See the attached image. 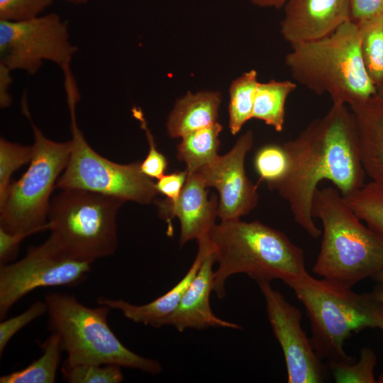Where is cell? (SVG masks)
<instances>
[{"instance_id":"35","label":"cell","mask_w":383,"mask_h":383,"mask_svg":"<svg viewBox=\"0 0 383 383\" xmlns=\"http://www.w3.org/2000/svg\"><path fill=\"white\" fill-rule=\"evenodd\" d=\"M351 20L357 22L375 16H383V0H349Z\"/></svg>"},{"instance_id":"3","label":"cell","mask_w":383,"mask_h":383,"mask_svg":"<svg viewBox=\"0 0 383 383\" xmlns=\"http://www.w3.org/2000/svg\"><path fill=\"white\" fill-rule=\"evenodd\" d=\"M311 212L323 227L315 274L352 288L383 270V238L362 223L335 187L316 189Z\"/></svg>"},{"instance_id":"24","label":"cell","mask_w":383,"mask_h":383,"mask_svg":"<svg viewBox=\"0 0 383 383\" xmlns=\"http://www.w3.org/2000/svg\"><path fill=\"white\" fill-rule=\"evenodd\" d=\"M255 70L244 72L232 82L229 89V129L235 135L252 118L255 91L258 84Z\"/></svg>"},{"instance_id":"18","label":"cell","mask_w":383,"mask_h":383,"mask_svg":"<svg viewBox=\"0 0 383 383\" xmlns=\"http://www.w3.org/2000/svg\"><path fill=\"white\" fill-rule=\"evenodd\" d=\"M357 126L365 172L383 184V99L377 94L349 106Z\"/></svg>"},{"instance_id":"17","label":"cell","mask_w":383,"mask_h":383,"mask_svg":"<svg viewBox=\"0 0 383 383\" xmlns=\"http://www.w3.org/2000/svg\"><path fill=\"white\" fill-rule=\"evenodd\" d=\"M196 257L186 274L172 289L150 302L136 305L123 299H113L100 296L97 304L121 312L127 319L146 326L160 328L164 321L171 315L198 272L205 257L211 250L209 238L198 242Z\"/></svg>"},{"instance_id":"8","label":"cell","mask_w":383,"mask_h":383,"mask_svg":"<svg viewBox=\"0 0 383 383\" xmlns=\"http://www.w3.org/2000/svg\"><path fill=\"white\" fill-rule=\"evenodd\" d=\"M21 106L33 133L34 154L26 172L10 183L0 201V228L10 233L33 235L49 230L50 195L67 164L71 143L55 142L45 136L32 121L26 95Z\"/></svg>"},{"instance_id":"19","label":"cell","mask_w":383,"mask_h":383,"mask_svg":"<svg viewBox=\"0 0 383 383\" xmlns=\"http://www.w3.org/2000/svg\"><path fill=\"white\" fill-rule=\"evenodd\" d=\"M221 102L218 91L188 93L176 102L167 121L172 138H182L196 130L217 122Z\"/></svg>"},{"instance_id":"41","label":"cell","mask_w":383,"mask_h":383,"mask_svg":"<svg viewBox=\"0 0 383 383\" xmlns=\"http://www.w3.org/2000/svg\"><path fill=\"white\" fill-rule=\"evenodd\" d=\"M378 96L383 99V83L377 88V94Z\"/></svg>"},{"instance_id":"20","label":"cell","mask_w":383,"mask_h":383,"mask_svg":"<svg viewBox=\"0 0 383 383\" xmlns=\"http://www.w3.org/2000/svg\"><path fill=\"white\" fill-rule=\"evenodd\" d=\"M221 131L222 126L216 122L182 138L177 147V158L184 162L188 174L196 172L218 155Z\"/></svg>"},{"instance_id":"34","label":"cell","mask_w":383,"mask_h":383,"mask_svg":"<svg viewBox=\"0 0 383 383\" xmlns=\"http://www.w3.org/2000/svg\"><path fill=\"white\" fill-rule=\"evenodd\" d=\"M29 233H10L0 228V265L11 262L17 255L21 243Z\"/></svg>"},{"instance_id":"25","label":"cell","mask_w":383,"mask_h":383,"mask_svg":"<svg viewBox=\"0 0 383 383\" xmlns=\"http://www.w3.org/2000/svg\"><path fill=\"white\" fill-rule=\"evenodd\" d=\"M343 197L357 217L383 238V184L371 181Z\"/></svg>"},{"instance_id":"9","label":"cell","mask_w":383,"mask_h":383,"mask_svg":"<svg viewBox=\"0 0 383 383\" xmlns=\"http://www.w3.org/2000/svg\"><path fill=\"white\" fill-rule=\"evenodd\" d=\"M65 89L70 114L71 151L55 188L84 189L140 204L155 202L159 194L155 183L142 172L140 161L116 163L88 144L77 122L75 109L79 94L76 83L67 82Z\"/></svg>"},{"instance_id":"12","label":"cell","mask_w":383,"mask_h":383,"mask_svg":"<svg viewBox=\"0 0 383 383\" xmlns=\"http://www.w3.org/2000/svg\"><path fill=\"white\" fill-rule=\"evenodd\" d=\"M274 336L282 348L289 383H320L325 369L301 326V313L270 282L257 284Z\"/></svg>"},{"instance_id":"13","label":"cell","mask_w":383,"mask_h":383,"mask_svg":"<svg viewBox=\"0 0 383 383\" xmlns=\"http://www.w3.org/2000/svg\"><path fill=\"white\" fill-rule=\"evenodd\" d=\"M252 131L241 135L231 150L218 155L197 173L206 187H214L218 192V216L221 221L240 219L257 205V187L248 177L245 159L252 147Z\"/></svg>"},{"instance_id":"21","label":"cell","mask_w":383,"mask_h":383,"mask_svg":"<svg viewBox=\"0 0 383 383\" xmlns=\"http://www.w3.org/2000/svg\"><path fill=\"white\" fill-rule=\"evenodd\" d=\"M296 87V82L289 80L258 82L252 118L264 121L277 132L282 131L284 125L286 101Z\"/></svg>"},{"instance_id":"40","label":"cell","mask_w":383,"mask_h":383,"mask_svg":"<svg viewBox=\"0 0 383 383\" xmlns=\"http://www.w3.org/2000/svg\"><path fill=\"white\" fill-rule=\"evenodd\" d=\"M376 281L379 283H383V270L377 273L374 276L372 277Z\"/></svg>"},{"instance_id":"15","label":"cell","mask_w":383,"mask_h":383,"mask_svg":"<svg viewBox=\"0 0 383 383\" xmlns=\"http://www.w3.org/2000/svg\"><path fill=\"white\" fill-rule=\"evenodd\" d=\"M280 33L292 47L333 33L351 20L349 0H287Z\"/></svg>"},{"instance_id":"14","label":"cell","mask_w":383,"mask_h":383,"mask_svg":"<svg viewBox=\"0 0 383 383\" xmlns=\"http://www.w3.org/2000/svg\"><path fill=\"white\" fill-rule=\"evenodd\" d=\"M188 174V173H187ZM206 186L197 173L187 174L179 199L171 202L167 199L156 200L160 216L168 224L171 232L172 220L177 217L180 224L179 243L181 245L189 240L197 242L208 238L218 216V198L208 196Z\"/></svg>"},{"instance_id":"1","label":"cell","mask_w":383,"mask_h":383,"mask_svg":"<svg viewBox=\"0 0 383 383\" xmlns=\"http://www.w3.org/2000/svg\"><path fill=\"white\" fill-rule=\"evenodd\" d=\"M283 146L289 167L274 190L288 202L295 222L316 238L322 232L313 221L311 206L319 183L331 182L343 196L365 184L354 116L348 106L333 104L323 116Z\"/></svg>"},{"instance_id":"33","label":"cell","mask_w":383,"mask_h":383,"mask_svg":"<svg viewBox=\"0 0 383 383\" xmlns=\"http://www.w3.org/2000/svg\"><path fill=\"white\" fill-rule=\"evenodd\" d=\"M187 174L186 170L167 174H165L157 179V182L155 183L158 193L165 196L166 199L171 202L176 201L184 188Z\"/></svg>"},{"instance_id":"2","label":"cell","mask_w":383,"mask_h":383,"mask_svg":"<svg viewBox=\"0 0 383 383\" xmlns=\"http://www.w3.org/2000/svg\"><path fill=\"white\" fill-rule=\"evenodd\" d=\"M217 268L213 292L226 295V283L233 274H245L257 284L281 279L284 283L307 273L304 254L282 232L257 221H221L209 236Z\"/></svg>"},{"instance_id":"5","label":"cell","mask_w":383,"mask_h":383,"mask_svg":"<svg viewBox=\"0 0 383 383\" xmlns=\"http://www.w3.org/2000/svg\"><path fill=\"white\" fill-rule=\"evenodd\" d=\"M285 64L296 84L318 95L327 94L333 104L349 106L377 94L352 20L326 37L292 46Z\"/></svg>"},{"instance_id":"27","label":"cell","mask_w":383,"mask_h":383,"mask_svg":"<svg viewBox=\"0 0 383 383\" xmlns=\"http://www.w3.org/2000/svg\"><path fill=\"white\" fill-rule=\"evenodd\" d=\"M377 363L375 353L369 348H362L357 362H328L329 368L337 383L377 382L374 370Z\"/></svg>"},{"instance_id":"22","label":"cell","mask_w":383,"mask_h":383,"mask_svg":"<svg viewBox=\"0 0 383 383\" xmlns=\"http://www.w3.org/2000/svg\"><path fill=\"white\" fill-rule=\"evenodd\" d=\"M43 353L21 370L0 377L1 383H54L62 351L60 338L53 332L43 344Z\"/></svg>"},{"instance_id":"7","label":"cell","mask_w":383,"mask_h":383,"mask_svg":"<svg viewBox=\"0 0 383 383\" xmlns=\"http://www.w3.org/2000/svg\"><path fill=\"white\" fill-rule=\"evenodd\" d=\"M50 200L48 240L64 255L93 262L117 248V213L124 201L79 189H61Z\"/></svg>"},{"instance_id":"6","label":"cell","mask_w":383,"mask_h":383,"mask_svg":"<svg viewBox=\"0 0 383 383\" xmlns=\"http://www.w3.org/2000/svg\"><path fill=\"white\" fill-rule=\"evenodd\" d=\"M49 325L58 334L69 365H115L157 374L160 362L128 349L116 337L107 321L111 308L87 306L74 296L51 292L45 298Z\"/></svg>"},{"instance_id":"39","label":"cell","mask_w":383,"mask_h":383,"mask_svg":"<svg viewBox=\"0 0 383 383\" xmlns=\"http://www.w3.org/2000/svg\"><path fill=\"white\" fill-rule=\"evenodd\" d=\"M67 3L74 4V5H82L87 4L89 0H62Z\"/></svg>"},{"instance_id":"23","label":"cell","mask_w":383,"mask_h":383,"mask_svg":"<svg viewBox=\"0 0 383 383\" xmlns=\"http://www.w3.org/2000/svg\"><path fill=\"white\" fill-rule=\"evenodd\" d=\"M356 23L365 67L377 88L383 83V16L365 18Z\"/></svg>"},{"instance_id":"11","label":"cell","mask_w":383,"mask_h":383,"mask_svg":"<svg viewBox=\"0 0 383 383\" xmlns=\"http://www.w3.org/2000/svg\"><path fill=\"white\" fill-rule=\"evenodd\" d=\"M90 270V262L64 255L48 240L30 247L20 260L0 265V318L30 292L40 287L77 285Z\"/></svg>"},{"instance_id":"37","label":"cell","mask_w":383,"mask_h":383,"mask_svg":"<svg viewBox=\"0 0 383 383\" xmlns=\"http://www.w3.org/2000/svg\"><path fill=\"white\" fill-rule=\"evenodd\" d=\"M252 4L260 7H272L280 9L284 6L287 0H249Z\"/></svg>"},{"instance_id":"26","label":"cell","mask_w":383,"mask_h":383,"mask_svg":"<svg viewBox=\"0 0 383 383\" xmlns=\"http://www.w3.org/2000/svg\"><path fill=\"white\" fill-rule=\"evenodd\" d=\"M254 167L260 181L274 190L286 177L289 167V157L283 145L268 144L259 148L255 155Z\"/></svg>"},{"instance_id":"32","label":"cell","mask_w":383,"mask_h":383,"mask_svg":"<svg viewBox=\"0 0 383 383\" xmlns=\"http://www.w3.org/2000/svg\"><path fill=\"white\" fill-rule=\"evenodd\" d=\"M45 313H47V305L45 301H37L23 313L1 321L0 323L1 356L10 340L16 333Z\"/></svg>"},{"instance_id":"28","label":"cell","mask_w":383,"mask_h":383,"mask_svg":"<svg viewBox=\"0 0 383 383\" xmlns=\"http://www.w3.org/2000/svg\"><path fill=\"white\" fill-rule=\"evenodd\" d=\"M62 374L70 383H120L123 381L121 367L115 365H69L65 362Z\"/></svg>"},{"instance_id":"36","label":"cell","mask_w":383,"mask_h":383,"mask_svg":"<svg viewBox=\"0 0 383 383\" xmlns=\"http://www.w3.org/2000/svg\"><path fill=\"white\" fill-rule=\"evenodd\" d=\"M11 72L7 67L0 65V105L1 108L8 107L11 104V97L9 91L12 82Z\"/></svg>"},{"instance_id":"30","label":"cell","mask_w":383,"mask_h":383,"mask_svg":"<svg viewBox=\"0 0 383 383\" xmlns=\"http://www.w3.org/2000/svg\"><path fill=\"white\" fill-rule=\"evenodd\" d=\"M53 0H0V21L21 22L40 16Z\"/></svg>"},{"instance_id":"10","label":"cell","mask_w":383,"mask_h":383,"mask_svg":"<svg viewBox=\"0 0 383 383\" xmlns=\"http://www.w3.org/2000/svg\"><path fill=\"white\" fill-rule=\"evenodd\" d=\"M77 50L67 24L55 13L21 22L0 21V65L11 71L35 74L50 61L64 72L71 69Z\"/></svg>"},{"instance_id":"4","label":"cell","mask_w":383,"mask_h":383,"mask_svg":"<svg viewBox=\"0 0 383 383\" xmlns=\"http://www.w3.org/2000/svg\"><path fill=\"white\" fill-rule=\"evenodd\" d=\"M303 304L311 323V344L321 360L350 363L344 350L353 333L366 328L383 331V303L372 293H356L308 272L285 282Z\"/></svg>"},{"instance_id":"38","label":"cell","mask_w":383,"mask_h":383,"mask_svg":"<svg viewBox=\"0 0 383 383\" xmlns=\"http://www.w3.org/2000/svg\"><path fill=\"white\" fill-rule=\"evenodd\" d=\"M372 292L374 296L383 303V283H379Z\"/></svg>"},{"instance_id":"29","label":"cell","mask_w":383,"mask_h":383,"mask_svg":"<svg viewBox=\"0 0 383 383\" xmlns=\"http://www.w3.org/2000/svg\"><path fill=\"white\" fill-rule=\"evenodd\" d=\"M34 154L33 145H22L0 139V201L11 183L13 173L23 165L30 162Z\"/></svg>"},{"instance_id":"16","label":"cell","mask_w":383,"mask_h":383,"mask_svg":"<svg viewBox=\"0 0 383 383\" xmlns=\"http://www.w3.org/2000/svg\"><path fill=\"white\" fill-rule=\"evenodd\" d=\"M214 263L211 249L179 304L164 321L162 326H173L179 332L189 328L203 330L213 327L236 330L242 328L237 323L220 318L211 308L210 294L213 292Z\"/></svg>"},{"instance_id":"31","label":"cell","mask_w":383,"mask_h":383,"mask_svg":"<svg viewBox=\"0 0 383 383\" xmlns=\"http://www.w3.org/2000/svg\"><path fill=\"white\" fill-rule=\"evenodd\" d=\"M132 113L133 116L140 122V127L145 132L149 145L148 153L143 161L140 162L141 170L148 177L157 179L165 174L168 161L166 157L156 148L153 135L148 128L142 111L139 108L133 107Z\"/></svg>"}]
</instances>
